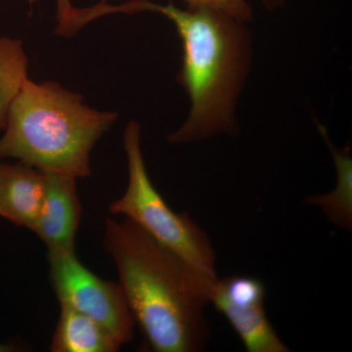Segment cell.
Masks as SVG:
<instances>
[{
	"instance_id": "1",
	"label": "cell",
	"mask_w": 352,
	"mask_h": 352,
	"mask_svg": "<svg viewBox=\"0 0 352 352\" xmlns=\"http://www.w3.org/2000/svg\"><path fill=\"white\" fill-rule=\"evenodd\" d=\"M117 11L162 14L182 41L177 82L188 95L190 108L168 142L190 144L217 135H238V104L254 61L249 23L208 7L179 8L150 0H131L117 6Z\"/></svg>"
},
{
	"instance_id": "2",
	"label": "cell",
	"mask_w": 352,
	"mask_h": 352,
	"mask_svg": "<svg viewBox=\"0 0 352 352\" xmlns=\"http://www.w3.org/2000/svg\"><path fill=\"white\" fill-rule=\"evenodd\" d=\"M104 247L150 351L198 352L208 340L205 308L217 278L192 267L131 219H108Z\"/></svg>"
},
{
	"instance_id": "3",
	"label": "cell",
	"mask_w": 352,
	"mask_h": 352,
	"mask_svg": "<svg viewBox=\"0 0 352 352\" xmlns=\"http://www.w3.org/2000/svg\"><path fill=\"white\" fill-rule=\"evenodd\" d=\"M117 119V113L88 107L59 83L27 78L7 113L0 160H17L43 173L87 177L92 149Z\"/></svg>"
},
{
	"instance_id": "4",
	"label": "cell",
	"mask_w": 352,
	"mask_h": 352,
	"mask_svg": "<svg viewBox=\"0 0 352 352\" xmlns=\"http://www.w3.org/2000/svg\"><path fill=\"white\" fill-rule=\"evenodd\" d=\"M124 146L129 183L124 195L111 204V212L131 219L192 267L217 278V258L207 232L188 214L171 210L150 179L141 149L140 124L135 120L126 127Z\"/></svg>"
},
{
	"instance_id": "5",
	"label": "cell",
	"mask_w": 352,
	"mask_h": 352,
	"mask_svg": "<svg viewBox=\"0 0 352 352\" xmlns=\"http://www.w3.org/2000/svg\"><path fill=\"white\" fill-rule=\"evenodd\" d=\"M51 283L60 305H66L107 329L120 344L133 338V315L120 284L95 275L74 250H48Z\"/></svg>"
},
{
	"instance_id": "6",
	"label": "cell",
	"mask_w": 352,
	"mask_h": 352,
	"mask_svg": "<svg viewBox=\"0 0 352 352\" xmlns=\"http://www.w3.org/2000/svg\"><path fill=\"white\" fill-rule=\"evenodd\" d=\"M265 288L258 279L230 276L214 280L210 303L228 320L249 352H289L264 309Z\"/></svg>"
},
{
	"instance_id": "7",
	"label": "cell",
	"mask_w": 352,
	"mask_h": 352,
	"mask_svg": "<svg viewBox=\"0 0 352 352\" xmlns=\"http://www.w3.org/2000/svg\"><path fill=\"white\" fill-rule=\"evenodd\" d=\"M76 178L44 173L43 200L32 231L48 250H74L82 217Z\"/></svg>"
},
{
	"instance_id": "8",
	"label": "cell",
	"mask_w": 352,
	"mask_h": 352,
	"mask_svg": "<svg viewBox=\"0 0 352 352\" xmlns=\"http://www.w3.org/2000/svg\"><path fill=\"white\" fill-rule=\"evenodd\" d=\"M44 173L0 161V217L32 230L43 200Z\"/></svg>"
},
{
	"instance_id": "9",
	"label": "cell",
	"mask_w": 352,
	"mask_h": 352,
	"mask_svg": "<svg viewBox=\"0 0 352 352\" xmlns=\"http://www.w3.org/2000/svg\"><path fill=\"white\" fill-rule=\"evenodd\" d=\"M122 344L94 319L61 305L59 320L51 342L54 352H116Z\"/></svg>"
},
{
	"instance_id": "10",
	"label": "cell",
	"mask_w": 352,
	"mask_h": 352,
	"mask_svg": "<svg viewBox=\"0 0 352 352\" xmlns=\"http://www.w3.org/2000/svg\"><path fill=\"white\" fill-rule=\"evenodd\" d=\"M322 138L327 142L337 170V184L330 193L312 196L307 201L318 206L333 226L351 230L352 226V159L351 147L336 148L329 139L327 131L316 122Z\"/></svg>"
},
{
	"instance_id": "11",
	"label": "cell",
	"mask_w": 352,
	"mask_h": 352,
	"mask_svg": "<svg viewBox=\"0 0 352 352\" xmlns=\"http://www.w3.org/2000/svg\"><path fill=\"white\" fill-rule=\"evenodd\" d=\"M29 60L22 41L0 36V131L13 99L28 78Z\"/></svg>"
},
{
	"instance_id": "12",
	"label": "cell",
	"mask_w": 352,
	"mask_h": 352,
	"mask_svg": "<svg viewBox=\"0 0 352 352\" xmlns=\"http://www.w3.org/2000/svg\"><path fill=\"white\" fill-rule=\"evenodd\" d=\"M189 7H208L221 11L244 22H252L254 18L252 6L247 0H183Z\"/></svg>"
},
{
	"instance_id": "13",
	"label": "cell",
	"mask_w": 352,
	"mask_h": 352,
	"mask_svg": "<svg viewBox=\"0 0 352 352\" xmlns=\"http://www.w3.org/2000/svg\"><path fill=\"white\" fill-rule=\"evenodd\" d=\"M57 27L59 36H71L82 29V8H76L71 0H57Z\"/></svg>"
},
{
	"instance_id": "14",
	"label": "cell",
	"mask_w": 352,
	"mask_h": 352,
	"mask_svg": "<svg viewBox=\"0 0 352 352\" xmlns=\"http://www.w3.org/2000/svg\"><path fill=\"white\" fill-rule=\"evenodd\" d=\"M268 11H275L283 7L288 0H258Z\"/></svg>"
},
{
	"instance_id": "15",
	"label": "cell",
	"mask_w": 352,
	"mask_h": 352,
	"mask_svg": "<svg viewBox=\"0 0 352 352\" xmlns=\"http://www.w3.org/2000/svg\"><path fill=\"white\" fill-rule=\"evenodd\" d=\"M16 347L9 346V344H0V352H9L16 351Z\"/></svg>"
}]
</instances>
